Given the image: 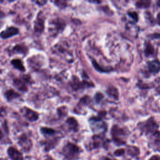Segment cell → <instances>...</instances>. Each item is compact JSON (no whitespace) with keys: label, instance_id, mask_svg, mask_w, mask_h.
<instances>
[{"label":"cell","instance_id":"cell-1","mask_svg":"<svg viewBox=\"0 0 160 160\" xmlns=\"http://www.w3.org/2000/svg\"><path fill=\"white\" fill-rule=\"evenodd\" d=\"M32 83L33 81L29 74H21L12 79V85L21 92H27Z\"/></svg>","mask_w":160,"mask_h":160},{"label":"cell","instance_id":"cell-2","mask_svg":"<svg viewBox=\"0 0 160 160\" xmlns=\"http://www.w3.org/2000/svg\"><path fill=\"white\" fill-rule=\"evenodd\" d=\"M62 154L68 160H75L78 157L79 149L75 144L68 142L63 147Z\"/></svg>","mask_w":160,"mask_h":160},{"label":"cell","instance_id":"cell-3","mask_svg":"<svg viewBox=\"0 0 160 160\" xmlns=\"http://www.w3.org/2000/svg\"><path fill=\"white\" fill-rule=\"evenodd\" d=\"M44 22L45 20L42 16V12L39 11L34 22L33 31L36 36H41V34L44 32L45 29Z\"/></svg>","mask_w":160,"mask_h":160},{"label":"cell","instance_id":"cell-4","mask_svg":"<svg viewBox=\"0 0 160 160\" xmlns=\"http://www.w3.org/2000/svg\"><path fill=\"white\" fill-rule=\"evenodd\" d=\"M20 112L22 116L30 122L36 121L39 118V114L37 111L26 106H24L21 108Z\"/></svg>","mask_w":160,"mask_h":160},{"label":"cell","instance_id":"cell-5","mask_svg":"<svg viewBox=\"0 0 160 160\" xmlns=\"http://www.w3.org/2000/svg\"><path fill=\"white\" fill-rule=\"evenodd\" d=\"M49 26L50 28L49 29V31L52 36H54L64 29V24L61 19H56L52 20L49 22Z\"/></svg>","mask_w":160,"mask_h":160},{"label":"cell","instance_id":"cell-6","mask_svg":"<svg viewBox=\"0 0 160 160\" xmlns=\"http://www.w3.org/2000/svg\"><path fill=\"white\" fill-rule=\"evenodd\" d=\"M28 64L32 71H38L42 66V57L39 54L34 55L28 59Z\"/></svg>","mask_w":160,"mask_h":160},{"label":"cell","instance_id":"cell-7","mask_svg":"<svg viewBox=\"0 0 160 160\" xmlns=\"http://www.w3.org/2000/svg\"><path fill=\"white\" fill-rule=\"evenodd\" d=\"M29 52V48L24 43H19L15 44L9 51V56L14 54H22L24 57Z\"/></svg>","mask_w":160,"mask_h":160},{"label":"cell","instance_id":"cell-8","mask_svg":"<svg viewBox=\"0 0 160 160\" xmlns=\"http://www.w3.org/2000/svg\"><path fill=\"white\" fill-rule=\"evenodd\" d=\"M19 33V29L15 26H9L0 32V37L6 39L13 37Z\"/></svg>","mask_w":160,"mask_h":160},{"label":"cell","instance_id":"cell-9","mask_svg":"<svg viewBox=\"0 0 160 160\" xmlns=\"http://www.w3.org/2000/svg\"><path fill=\"white\" fill-rule=\"evenodd\" d=\"M18 143L24 151H29L31 149V148L32 146L31 140L24 133L20 136L19 138Z\"/></svg>","mask_w":160,"mask_h":160},{"label":"cell","instance_id":"cell-10","mask_svg":"<svg viewBox=\"0 0 160 160\" xmlns=\"http://www.w3.org/2000/svg\"><path fill=\"white\" fill-rule=\"evenodd\" d=\"M125 135V132L123 131V129H121L117 126H114L112 128V136L113 137L114 140L118 143V144H121L122 143H124V142L122 141V139L121 137L124 136Z\"/></svg>","mask_w":160,"mask_h":160},{"label":"cell","instance_id":"cell-11","mask_svg":"<svg viewBox=\"0 0 160 160\" xmlns=\"http://www.w3.org/2000/svg\"><path fill=\"white\" fill-rule=\"evenodd\" d=\"M8 154L12 160H22V154L16 148L10 146L8 149Z\"/></svg>","mask_w":160,"mask_h":160},{"label":"cell","instance_id":"cell-12","mask_svg":"<svg viewBox=\"0 0 160 160\" xmlns=\"http://www.w3.org/2000/svg\"><path fill=\"white\" fill-rule=\"evenodd\" d=\"M4 97L7 102H11L14 99L19 98L21 94L13 89H8L4 92Z\"/></svg>","mask_w":160,"mask_h":160},{"label":"cell","instance_id":"cell-13","mask_svg":"<svg viewBox=\"0 0 160 160\" xmlns=\"http://www.w3.org/2000/svg\"><path fill=\"white\" fill-rule=\"evenodd\" d=\"M10 62H11V64L12 65V66L14 69H16L21 72L26 71V68L24 67V63L21 59H18V58L12 59Z\"/></svg>","mask_w":160,"mask_h":160},{"label":"cell","instance_id":"cell-14","mask_svg":"<svg viewBox=\"0 0 160 160\" xmlns=\"http://www.w3.org/2000/svg\"><path fill=\"white\" fill-rule=\"evenodd\" d=\"M149 69L152 72H158L160 70V62L158 60L151 61L148 64Z\"/></svg>","mask_w":160,"mask_h":160},{"label":"cell","instance_id":"cell-15","mask_svg":"<svg viewBox=\"0 0 160 160\" xmlns=\"http://www.w3.org/2000/svg\"><path fill=\"white\" fill-rule=\"evenodd\" d=\"M40 132L44 136H52L56 133V131L48 127H41Z\"/></svg>","mask_w":160,"mask_h":160},{"label":"cell","instance_id":"cell-16","mask_svg":"<svg viewBox=\"0 0 160 160\" xmlns=\"http://www.w3.org/2000/svg\"><path fill=\"white\" fill-rule=\"evenodd\" d=\"M146 129L148 132H152V131H154L156 130V129L158 128V125L156 124V123L152 119H149L148 120V121L147 122L146 124Z\"/></svg>","mask_w":160,"mask_h":160},{"label":"cell","instance_id":"cell-17","mask_svg":"<svg viewBox=\"0 0 160 160\" xmlns=\"http://www.w3.org/2000/svg\"><path fill=\"white\" fill-rule=\"evenodd\" d=\"M66 122L68 123V124L69 125V128L71 129H72L74 131H77L78 129V122L76 121V119L73 118H69L67 121Z\"/></svg>","mask_w":160,"mask_h":160},{"label":"cell","instance_id":"cell-18","mask_svg":"<svg viewBox=\"0 0 160 160\" xmlns=\"http://www.w3.org/2000/svg\"><path fill=\"white\" fill-rule=\"evenodd\" d=\"M107 92L112 97H113L115 99H117L118 98V91L116 88H115L113 86L109 87L107 91Z\"/></svg>","mask_w":160,"mask_h":160},{"label":"cell","instance_id":"cell-19","mask_svg":"<svg viewBox=\"0 0 160 160\" xmlns=\"http://www.w3.org/2000/svg\"><path fill=\"white\" fill-rule=\"evenodd\" d=\"M150 4V1H139L136 2V6L139 8H146L149 6Z\"/></svg>","mask_w":160,"mask_h":160},{"label":"cell","instance_id":"cell-20","mask_svg":"<svg viewBox=\"0 0 160 160\" xmlns=\"http://www.w3.org/2000/svg\"><path fill=\"white\" fill-rule=\"evenodd\" d=\"M154 52V49L152 48V46L149 44L148 45H147L146 50H145V54L146 56H148L149 54H152Z\"/></svg>","mask_w":160,"mask_h":160},{"label":"cell","instance_id":"cell-21","mask_svg":"<svg viewBox=\"0 0 160 160\" xmlns=\"http://www.w3.org/2000/svg\"><path fill=\"white\" fill-rule=\"evenodd\" d=\"M54 3L58 6L60 8H64L66 6V1H54Z\"/></svg>","mask_w":160,"mask_h":160},{"label":"cell","instance_id":"cell-22","mask_svg":"<svg viewBox=\"0 0 160 160\" xmlns=\"http://www.w3.org/2000/svg\"><path fill=\"white\" fill-rule=\"evenodd\" d=\"M124 149H118V150L116 151L115 152H114V154H115V155H116V156H120V155H122V154L124 153Z\"/></svg>","mask_w":160,"mask_h":160},{"label":"cell","instance_id":"cell-23","mask_svg":"<svg viewBox=\"0 0 160 160\" xmlns=\"http://www.w3.org/2000/svg\"><path fill=\"white\" fill-rule=\"evenodd\" d=\"M34 2L36 3L39 6H44L47 2V1H34Z\"/></svg>","mask_w":160,"mask_h":160},{"label":"cell","instance_id":"cell-24","mask_svg":"<svg viewBox=\"0 0 160 160\" xmlns=\"http://www.w3.org/2000/svg\"><path fill=\"white\" fill-rule=\"evenodd\" d=\"M129 16H130L131 17H132L135 21H137V19H138V16H137V14H136V12H129Z\"/></svg>","mask_w":160,"mask_h":160},{"label":"cell","instance_id":"cell-25","mask_svg":"<svg viewBox=\"0 0 160 160\" xmlns=\"http://www.w3.org/2000/svg\"><path fill=\"white\" fill-rule=\"evenodd\" d=\"M149 160H160V157L157 155L152 156Z\"/></svg>","mask_w":160,"mask_h":160},{"label":"cell","instance_id":"cell-26","mask_svg":"<svg viewBox=\"0 0 160 160\" xmlns=\"http://www.w3.org/2000/svg\"><path fill=\"white\" fill-rule=\"evenodd\" d=\"M5 17V14L0 9V21Z\"/></svg>","mask_w":160,"mask_h":160},{"label":"cell","instance_id":"cell-27","mask_svg":"<svg viewBox=\"0 0 160 160\" xmlns=\"http://www.w3.org/2000/svg\"><path fill=\"white\" fill-rule=\"evenodd\" d=\"M3 137H4V134L2 132V131L0 129V141L3 138Z\"/></svg>","mask_w":160,"mask_h":160},{"label":"cell","instance_id":"cell-28","mask_svg":"<svg viewBox=\"0 0 160 160\" xmlns=\"http://www.w3.org/2000/svg\"><path fill=\"white\" fill-rule=\"evenodd\" d=\"M154 36L156 38H160V34H156L154 35Z\"/></svg>","mask_w":160,"mask_h":160},{"label":"cell","instance_id":"cell-29","mask_svg":"<svg viewBox=\"0 0 160 160\" xmlns=\"http://www.w3.org/2000/svg\"><path fill=\"white\" fill-rule=\"evenodd\" d=\"M45 160H53L52 158H51V157H48V158H46V159H45Z\"/></svg>","mask_w":160,"mask_h":160},{"label":"cell","instance_id":"cell-30","mask_svg":"<svg viewBox=\"0 0 160 160\" xmlns=\"http://www.w3.org/2000/svg\"><path fill=\"white\" fill-rule=\"evenodd\" d=\"M102 160H111V159H109V158H103Z\"/></svg>","mask_w":160,"mask_h":160},{"label":"cell","instance_id":"cell-31","mask_svg":"<svg viewBox=\"0 0 160 160\" xmlns=\"http://www.w3.org/2000/svg\"><path fill=\"white\" fill-rule=\"evenodd\" d=\"M157 4L158 5V6H159V7H160V1H158V2H157Z\"/></svg>","mask_w":160,"mask_h":160},{"label":"cell","instance_id":"cell-32","mask_svg":"<svg viewBox=\"0 0 160 160\" xmlns=\"http://www.w3.org/2000/svg\"><path fill=\"white\" fill-rule=\"evenodd\" d=\"M0 160H7V159H4V158H1Z\"/></svg>","mask_w":160,"mask_h":160}]
</instances>
